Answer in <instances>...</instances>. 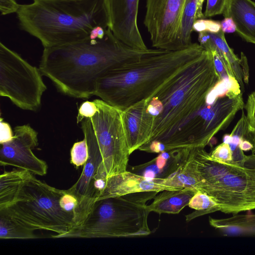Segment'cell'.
Segmentation results:
<instances>
[{
  "label": "cell",
  "instance_id": "cell-1",
  "mask_svg": "<svg viewBox=\"0 0 255 255\" xmlns=\"http://www.w3.org/2000/svg\"><path fill=\"white\" fill-rule=\"evenodd\" d=\"M158 49L132 48L108 28L101 38L44 48L39 69L63 94L88 99L95 95L98 81L106 73Z\"/></svg>",
  "mask_w": 255,
  "mask_h": 255
},
{
  "label": "cell",
  "instance_id": "cell-2",
  "mask_svg": "<svg viewBox=\"0 0 255 255\" xmlns=\"http://www.w3.org/2000/svg\"><path fill=\"white\" fill-rule=\"evenodd\" d=\"M204 51L197 43L179 50L158 49L106 73L98 81L95 95L124 110L150 98L172 77L198 59Z\"/></svg>",
  "mask_w": 255,
  "mask_h": 255
},
{
  "label": "cell",
  "instance_id": "cell-3",
  "mask_svg": "<svg viewBox=\"0 0 255 255\" xmlns=\"http://www.w3.org/2000/svg\"><path fill=\"white\" fill-rule=\"evenodd\" d=\"M16 12L20 29L38 39L44 48L81 41L97 26L107 29L105 0H32Z\"/></svg>",
  "mask_w": 255,
  "mask_h": 255
},
{
  "label": "cell",
  "instance_id": "cell-4",
  "mask_svg": "<svg viewBox=\"0 0 255 255\" xmlns=\"http://www.w3.org/2000/svg\"><path fill=\"white\" fill-rule=\"evenodd\" d=\"M221 81L212 53L205 50L198 59L146 99L147 111L154 118L148 142L161 140L199 110L209 93Z\"/></svg>",
  "mask_w": 255,
  "mask_h": 255
},
{
  "label": "cell",
  "instance_id": "cell-5",
  "mask_svg": "<svg viewBox=\"0 0 255 255\" xmlns=\"http://www.w3.org/2000/svg\"><path fill=\"white\" fill-rule=\"evenodd\" d=\"M158 192H142L99 198L83 221L64 238H107L146 236L151 234L147 202Z\"/></svg>",
  "mask_w": 255,
  "mask_h": 255
},
{
  "label": "cell",
  "instance_id": "cell-6",
  "mask_svg": "<svg viewBox=\"0 0 255 255\" xmlns=\"http://www.w3.org/2000/svg\"><path fill=\"white\" fill-rule=\"evenodd\" d=\"M65 191L49 185L31 174L14 202L0 212L34 230L56 233L52 238H64L76 226L75 216L60 205Z\"/></svg>",
  "mask_w": 255,
  "mask_h": 255
},
{
  "label": "cell",
  "instance_id": "cell-7",
  "mask_svg": "<svg viewBox=\"0 0 255 255\" xmlns=\"http://www.w3.org/2000/svg\"><path fill=\"white\" fill-rule=\"evenodd\" d=\"M198 190L211 196L219 211L238 214L255 209V180L242 166L212 158L204 147H199Z\"/></svg>",
  "mask_w": 255,
  "mask_h": 255
},
{
  "label": "cell",
  "instance_id": "cell-8",
  "mask_svg": "<svg viewBox=\"0 0 255 255\" xmlns=\"http://www.w3.org/2000/svg\"><path fill=\"white\" fill-rule=\"evenodd\" d=\"M97 111L80 124L84 138L99 150L103 161L95 179H106L127 171L130 155L123 120V110L101 99L94 100Z\"/></svg>",
  "mask_w": 255,
  "mask_h": 255
},
{
  "label": "cell",
  "instance_id": "cell-9",
  "mask_svg": "<svg viewBox=\"0 0 255 255\" xmlns=\"http://www.w3.org/2000/svg\"><path fill=\"white\" fill-rule=\"evenodd\" d=\"M244 106L241 90L229 89L207 97L206 103L177 127L174 139L183 147L204 148L216 133L229 126Z\"/></svg>",
  "mask_w": 255,
  "mask_h": 255
},
{
  "label": "cell",
  "instance_id": "cell-10",
  "mask_svg": "<svg viewBox=\"0 0 255 255\" xmlns=\"http://www.w3.org/2000/svg\"><path fill=\"white\" fill-rule=\"evenodd\" d=\"M39 68L0 43V95L18 108L38 110L46 90Z\"/></svg>",
  "mask_w": 255,
  "mask_h": 255
},
{
  "label": "cell",
  "instance_id": "cell-11",
  "mask_svg": "<svg viewBox=\"0 0 255 255\" xmlns=\"http://www.w3.org/2000/svg\"><path fill=\"white\" fill-rule=\"evenodd\" d=\"M188 0H146L144 24L156 49L175 51L176 38Z\"/></svg>",
  "mask_w": 255,
  "mask_h": 255
},
{
  "label": "cell",
  "instance_id": "cell-12",
  "mask_svg": "<svg viewBox=\"0 0 255 255\" xmlns=\"http://www.w3.org/2000/svg\"><path fill=\"white\" fill-rule=\"evenodd\" d=\"M37 135V132L29 125L14 127L13 138L0 144V165L14 166L33 174L45 175L48 168L46 162L32 151L38 144Z\"/></svg>",
  "mask_w": 255,
  "mask_h": 255
},
{
  "label": "cell",
  "instance_id": "cell-13",
  "mask_svg": "<svg viewBox=\"0 0 255 255\" xmlns=\"http://www.w3.org/2000/svg\"><path fill=\"white\" fill-rule=\"evenodd\" d=\"M139 0H105L109 27L115 36L136 49H148L137 25Z\"/></svg>",
  "mask_w": 255,
  "mask_h": 255
},
{
  "label": "cell",
  "instance_id": "cell-14",
  "mask_svg": "<svg viewBox=\"0 0 255 255\" xmlns=\"http://www.w3.org/2000/svg\"><path fill=\"white\" fill-rule=\"evenodd\" d=\"M144 100L123 110V120L130 154L150 139L154 117L147 111Z\"/></svg>",
  "mask_w": 255,
  "mask_h": 255
},
{
  "label": "cell",
  "instance_id": "cell-15",
  "mask_svg": "<svg viewBox=\"0 0 255 255\" xmlns=\"http://www.w3.org/2000/svg\"><path fill=\"white\" fill-rule=\"evenodd\" d=\"M166 190H177L167 185L163 179L146 177L133 172L126 171L108 178L101 198Z\"/></svg>",
  "mask_w": 255,
  "mask_h": 255
},
{
  "label": "cell",
  "instance_id": "cell-16",
  "mask_svg": "<svg viewBox=\"0 0 255 255\" xmlns=\"http://www.w3.org/2000/svg\"><path fill=\"white\" fill-rule=\"evenodd\" d=\"M190 148H179L159 153L142 164L132 167V172L152 178L167 179L177 170Z\"/></svg>",
  "mask_w": 255,
  "mask_h": 255
},
{
  "label": "cell",
  "instance_id": "cell-17",
  "mask_svg": "<svg viewBox=\"0 0 255 255\" xmlns=\"http://www.w3.org/2000/svg\"><path fill=\"white\" fill-rule=\"evenodd\" d=\"M236 25V32L246 41L255 44V2L252 0H228L223 13Z\"/></svg>",
  "mask_w": 255,
  "mask_h": 255
},
{
  "label": "cell",
  "instance_id": "cell-18",
  "mask_svg": "<svg viewBox=\"0 0 255 255\" xmlns=\"http://www.w3.org/2000/svg\"><path fill=\"white\" fill-rule=\"evenodd\" d=\"M198 39L204 49L211 52L215 51L222 57L230 66L241 87L244 89V74L240 59L228 45L224 33L221 30L217 33L203 31L199 32Z\"/></svg>",
  "mask_w": 255,
  "mask_h": 255
},
{
  "label": "cell",
  "instance_id": "cell-19",
  "mask_svg": "<svg viewBox=\"0 0 255 255\" xmlns=\"http://www.w3.org/2000/svg\"><path fill=\"white\" fill-rule=\"evenodd\" d=\"M197 190L183 188L177 190H166L160 192L153 198L148 207L149 211L159 214H175L180 213L188 205Z\"/></svg>",
  "mask_w": 255,
  "mask_h": 255
},
{
  "label": "cell",
  "instance_id": "cell-20",
  "mask_svg": "<svg viewBox=\"0 0 255 255\" xmlns=\"http://www.w3.org/2000/svg\"><path fill=\"white\" fill-rule=\"evenodd\" d=\"M210 225L227 236L255 237V214L238 215L215 219L209 217Z\"/></svg>",
  "mask_w": 255,
  "mask_h": 255
},
{
  "label": "cell",
  "instance_id": "cell-21",
  "mask_svg": "<svg viewBox=\"0 0 255 255\" xmlns=\"http://www.w3.org/2000/svg\"><path fill=\"white\" fill-rule=\"evenodd\" d=\"M32 173L22 169L5 171L0 176V209L10 205Z\"/></svg>",
  "mask_w": 255,
  "mask_h": 255
},
{
  "label": "cell",
  "instance_id": "cell-22",
  "mask_svg": "<svg viewBox=\"0 0 255 255\" xmlns=\"http://www.w3.org/2000/svg\"><path fill=\"white\" fill-rule=\"evenodd\" d=\"M204 0H188L184 8L180 25L178 31L176 50L189 47L192 43L191 33L195 21L204 17L202 12Z\"/></svg>",
  "mask_w": 255,
  "mask_h": 255
},
{
  "label": "cell",
  "instance_id": "cell-23",
  "mask_svg": "<svg viewBox=\"0 0 255 255\" xmlns=\"http://www.w3.org/2000/svg\"><path fill=\"white\" fill-rule=\"evenodd\" d=\"M34 230L19 223L8 215L0 212V239H35L42 238Z\"/></svg>",
  "mask_w": 255,
  "mask_h": 255
},
{
  "label": "cell",
  "instance_id": "cell-24",
  "mask_svg": "<svg viewBox=\"0 0 255 255\" xmlns=\"http://www.w3.org/2000/svg\"><path fill=\"white\" fill-rule=\"evenodd\" d=\"M248 132V124L246 115L244 111L242 116L230 134L231 139L229 143L232 152L233 161L231 163L242 166L246 154L240 147L242 140L245 138Z\"/></svg>",
  "mask_w": 255,
  "mask_h": 255
},
{
  "label": "cell",
  "instance_id": "cell-25",
  "mask_svg": "<svg viewBox=\"0 0 255 255\" xmlns=\"http://www.w3.org/2000/svg\"><path fill=\"white\" fill-rule=\"evenodd\" d=\"M188 206L196 211L186 215L187 222L199 216L219 211V205L215 200L211 196L199 190L196 191Z\"/></svg>",
  "mask_w": 255,
  "mask_h": 255
},
{
  "label": "cell",
  "instance_id": "cell-26",
  "mask_svg": "<svg viewBox=\"0 0 255 255\" xmlns=\"http://www.w3.org/2000/svg\"><path fill=\"white\" fill-rule=\"evenodd\" d=\"M89 157V149L85 138L74 143L70 150V162L76 168L84 165Z\"/></svg>",
  "mask_w": 255,
  "mask_h": 255
},
{
  "label": "cell",
  "instance_id": "cell-27",
  "mask_svg": "<svg viewBox=\"0 0 255 255\" xmlns=\"http://www.w3.org/2000/svg\"><path fill=\"white\" fill-rule=\"evenodd\" d=\"M245 108L248 124V132L246 138L255 133V91L249 95Z\"/></svg>",
  "mask_w": 255,
  "mask_h": 255
},
{
  "label": "cell",
  "instance_id": "cell-28",
  "mask_svg": "<svg viewBox=\"0 0 255 255\" xmlns=\"http://www.w3.org/2000/svg\"><path fill=\"white\" fill-rule=\"evenodd\" d=\"M221 30V22L211 19H198L195 21L193 26V30L198 33L203 31L217 33Z\"/></svg>",
  "mask_w": 255,
  "mask_h": 255
},
{
  "label": "cell",
  "instance_id": "cell-29",
  "mask_svg": "<svg viewBox=\"0 0 255 255\" xmlns=\"http://www.w3.org/2000/svg\"><path fill=\"white\" fill-rule=\"evenodd\" d=\"M210 156L218 161L232 162V152L228 143L223 142L216 146L210 153Z\"/></svg>",
  "mask_w": 255,
  "mask_h": 255
},
{
  "label": "cell",
  "instance_id": "cell-30",
  "mask_svg": "<svg viewBox=\"0 0 255 255\" xmlns=\"http://www.w3.org/2000/svg\"><path fill=\"white\" fill-rule=\"evenodd\" d=\"M228 0H207L204 17H212L224 13Z\"/></svg>",
  "mask_w": 255,
  "mask_h": 255
},
{
  "label": "cell",
  "instance_id": "cell-31",
  "mask_svg": "<svg viewBox=\"0 0 255 255\" xmlns=\"http://www.w3.org/2000/svg\"><path fill=\"white\" fill-rule=\"evenodd\" d=\"M97 111V107L93 101H86L83 102L78 110L77 116V123H80L85 118H89L94 116Z\"/></svg>",
  "mask_w": 255,
  "mask_h": 255
},
{
  "label": "cell",
  "instance_id": "cell-32",
  "mask_svg": "<svg viewBox=\"0 0 255 255\" xmlns=\"http://www.w3.org/2000/svg\"><path fill=\"white\" fill-rule=\"evenodd\" d=\"M19 6L20 4L15 0H0V11L2 15L16 13Z\"/></svg>",
  "mask_w": 255,
  "mask_h": 255
},
{
  "label": "cell",
  "instance_id": "cell-33",
  "mask_svg": "<svg viewBox=\"0 0 255 255\" xmlns=\"http://www.w3.org/2000/svg\"><path fill=\"white\" fill-rule=\"evenodd\" d=\"M242 167L246 172L255 180V154L245 155Z\"/></svg>",
  "mask_w": 255,
  "mask_h": 255
},
{
  "label": "cell",
  "instance_id": "cell-34",
  "mask_svg": "<svg viewBox=\"0 0 255 255\" xmlns=\"http://www.w3.org/2000/svg\"><path fill=\"white\" fill-rule=\"evenodd\" d=\"M13 137L12 131L9 125L0 120V143H2L10 140Z\"/></svg>",
  "mask_w": 255,
  "mask_h": 255
},
{
  "label": "cell",
  "instance_id": "cell-35",
  "mask_svg": "<svg viewBox=\"0 0 255 255\" xmlns=\"http://www.w3.org/2000/svg\"><path fill=\"white\" fill-rule=\"evenodd\" d=\"M221 30L225 33H234L236 31V25L230 17H225L221 22Z\"/></svg>",
  "mask_w": 255,
  "mask_h": 255
},
{
  "label": "cell",
  "instance_id": "cell-36",
  "mask_svg": "<svg viewBox=\"0 0 255 255\" xmlns=\"http://www.w3.org/2000/svg\"><path fill=\"white\" fill-rule=\"evenodd\" d=\"M253 147V144L249 140L245 138L243 139L240 144V147L243 151L252 150Z\"/></svg>",
  "mask_w": 255,
  "mask_h": 255
},
{
  "label": "cell",
  "instance_id": "cell-37",
  "mask_svg": "<svg viewBox=\"0 0 255 255\" xmlns=\"http://www.w3.org/2000/svg\"><path fill=\"white\" fill-rule=\"evenodd\" d=\"M249 138H250L249 140H251V141L253 138H255V133H254L253 134L250 135L249 136Z\"/></svg>",
  "mask_w": 255,
  "mask_h": 255
}]
</instances>
